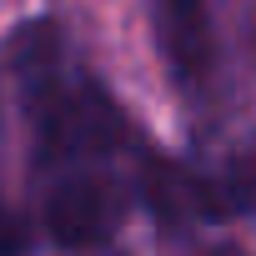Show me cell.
<instances>
[{
  "label": "cell",
  "mask_w": 256,
  "mask_h": 256,
  "mask_svg": "<svg viewBox=\"0 0 256 256\" xmlns=\"http://www.w3.org/2000/svg\"><path fill=\"white\" fill-rule=\"evenodd\" d=\"M161 40L181 80L201 86L211 70V26L206 0H161Z\"/></svg>",
  "instance_id": "obj_2"
},
{
  "label": "cell",
  "mask_w": 256,
  "mask_h": 256,
  "mask_svg": "<svg viewBox=\"0 0 256 256\" xmlns=\"http://www.w3.org/2000/svg\"><path fill=\"white\" fill-rule=\"evenodd\" d=\"M16 246H20V236L10 231V221H6V216H0V256H6V251H16Z\"/></svg>",
  "instance_id": "obj_3"
},
{
  "label": "cell",
  "mask_w": 256,
  "mask_h": 256,
  "mask_svg": "<svg viewBox=\"0 0 256 256\" xmlns=\"http://www.w3.org/2000/svg\"><path fill=\"white\" fill-rule=\"evenodd\" d=\"M46 236L66 251H90L100 241L116 236V221H120V196L116 186L90 171V166H76V171H60L46 191Z\"/></svg>",
  "instance_id": "obj_1"
}]
</instances>
